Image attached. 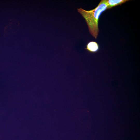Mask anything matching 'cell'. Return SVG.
Here are the masks:
<instances>
[{"label": "cell", "mask_w": 140, "mask_h": 140, "mask_svg": "<svg viewBox=\"0 0 140 140\" xmlns=\"http://www.w3.org/2000/svg\"><path fill=\"white\" fill-rule=\"evenodd\" d=\"M107 0H102L98 6L92 10H86L81 8L77 9L78 12L85 19L89 32L95 39L99 31L98 25L99 17L101 13L107 10Z\"/></svg>", "instance_id": "cell-1"}, {"label": "cell", "mask_w": 140, "mask_h": 140, "mask_svg": "<svg viewBox=\"0 0 140 140\" xmlns=\"http://www.w3.org/2000/svg\"><path fill=\"white\" fill-rule=\"evenodd\" d=\"M19 23L16 19L13 18L11 19L8 27H9L10 33H14L17 32L19 30Z\"/></svg>", "instance_id": "cell-2"}, {"label": "cell", "mask_w": 140, "mask_h": 140, "mask_svg": "<svg viewBox=\"0 0 140 140\" xmlns=\"http://www.w3.org/2000/svg\"><path fill=\"white\" fill-rule=\"evenodd\" d=\"M85 49L90 52L94 53L98 51L99 46L96 42L92 41L88 43Z\"/></svg>", "instance_id": "cell-3"}, {"label": "cell", "mask_w": 140, "mask_h": 140, "mask_svg": "<svg viewBox=\"0 0 140 140\" xmlns=\"http://www.w3.org/2000/svg\"><path fill=\"white\" fill-rule=\"evenodd\" d=\"M128 0H107V9L124 3Z\"/></svg>", "instance_id": "cell-4"}]
</instances>
